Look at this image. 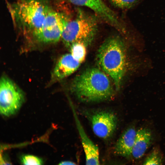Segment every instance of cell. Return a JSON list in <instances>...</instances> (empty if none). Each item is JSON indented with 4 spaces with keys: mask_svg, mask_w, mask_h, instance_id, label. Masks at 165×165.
Here are the masks:
<instances>
[{
    "mask_svg": "<svg viewBox=\"0 0 165 165\" xmlns=\"http://www.w3.org/2000/svg\"><path fill=\"white\" fill-rule=\"evenodd\" d=\"M97 60L100 68L112 79L119 90L126 69V58L124 44L117 37L106 40L99 48Z\"/></svg>",
    "mask_w": 165,
    "mask_h": 165,
    "instance_id": "cell-2",
    "label": "cell"
},
{
    "mask_svg": "<svg viewBox=\"0 0 165 165\" xmlns=\"http://www.w3.org/2000/svg\"><path fill=\"white\" fill-rule=\"evenodd\" d=\"M59 165H75L74 162L68 161H62L59 164Z\"/></svg>",
    "mask_w": 165,
    "mask_h": 165,
    "instance_id": "cell-17",
    "label": "cell"
},
{
    "mask_svg": "<svg viewBox=\"0 0 165 165\" xmlns=\"http://www.w3.org/2000/svg\"><path fill=\"white\" fill-rule=\"evenodd\" d=\"M51 10L43 0H22L13 6L11 11L17 24L34 36Z\"/></svg>",
    "mask_w": 165,
    "mask_h": 165,
    "instance_id": "cell-3",
    "label": "cell"
},
{
    "mask_svg": "<svg viewBox=\"0 0 165 165\" xmlns=\"http://www.w3.org/2000/svg\"><path fill=\"white\" fill-rule=\"evenodd\" d=\"M84 43L77 42L73 44L69 48L73 57L80 63L85 60L86 55V47Z\"/></svg>",
    "mask_w": 165,
    "mask_h": 165,
    "instance_id": "cell-13",
    "label": "cell"
},
{
    "mask_svg": "<svg viewBox=\"0 0 165 165\" xmlns=\"http://www.w3.org/2000/svg\"><path fill=\"white\" fill-rule=\"evenodd\" d=\"M136 131L134 127H130L123 131L114 146L115 154L125 158L132 156Z\"/></svg>",
    "mask_w": 165,
    "mask_h": 165,
    "instance_id": "cell-10",
    "label": "cell"
},
{
    "mask_svg": "<svg viewBox=\"0 0 165 165\" xmlns=\"http://www.w3.org/2000/svg\"><path fill=\"white\" fill-rule=\"evenodd\" d=\"M152 135L148 129L142 127L136 131L132 156L135 159L142 157L150 145Z\"/></svg>",
    "mask_w": 165,
    "mask_h": 165,
    "instance_id": "cell-12",
    "label": "cell"
},
{
    "mask_svg": "<svg viewBox=\"0 0 165 165\" xmlns=\"http://www.w3.org/2000/svg\"><path fill=\"white\" fill-rule=\"evenodd\" d=\"M80 64L71 53L64 54L57 63L53 70V77L57 80L64 79L75 72Z\"/></svg>",
    "mask_w": 165,
    "mask_h": 165,
    "instance_id": "cell-11",
    "label": "cell"
},
{
    "mask_svg": "<svg viewBox=\"0 0 165 165\" xmlns=\"http://www.w3.org/2000/svg\"><path fill=\"white\" fill-rule=\"evenodd\" d=\"M71 90L79 100L86 102L106 101L114 94L107 75L95 68L86 70L76 77L72 84Z\"/></svg>",
    "mask_w": 165,
    "mask_h": 165,
    "instance_id": "cell-1",
    "label": "cell"
},
{
    "mask_svg": "<svg viewBox=\"0 0 165 165\" xmlns=\"http://www.w3.org/2000/svg\"><path fill=\"white\" fill-rule=\"evenodd\" d=\"M163 162L161 154L157 149H154L146 157L143 165H161Z\"/></svg>",
    "mask_w": 165,
    "mask_h": 165,
    "instance_id": "cell-14",
    "label": "cell"
},
{
    "mask_svg": "<svg viewBox=\"0 0 165 165\" xmlns=\"http://www.w3.org/2000/svg\"><path fill=\"white\" fill-rule=\"evenodd\" d=\"M75 5L90 9L100 17L110 24L120 29L121 26L115 12L102 0H67Z\"/></svg>",
    "mask_w": 165,
    "mask_h": 165,
    "instance_id": "cell-8",
    "label": "cell"
},
{
    "mask_svg": "<svg viewBox=\"0 0 165 165\" xmlns=\"http://www.w3.org/2000/svg\"><path fill=\"white\" fill-rule=\"evenodd\" d=\"M141 0H110L116 6L122 9H128L134 6Z\"/></svg>",
    "mask_w": 165,
    "mask_h": 165,
    "instance_id": "cell-15",
    "label": "cell"
},
{
    "mask_svg": "<svg viewBox=\"0 0 165 165\" xmlns=\"http://www.w3.org/2000/svg\"><path fill=\"white\" fill-rule=\"evenodd\" d=\"M24 99V93L9 78L3 76L0 81V111L9 116L20 108Z\"/></svg>",
    "mask_w": 165,
    "mask_h": 165,
    "instance_id": "cell-5",
    "label": "cell"
},
{
    "mask_svg": "<svg viewBox=\"0 0 165 165\" xmlns=\"http://www.w3.org/2000/svg\"><path fill=\"white\" fill-rule=\"evenodd\" d=\"M68 22L63 14L51 10L46 16L40 30L34 37L40 42H57L61 38Z\"/></svg>",
    "mask_w": 165,
    "mask_h": 165,
    "instance_id": "cell-6",
    "label": "cell"
},
{
    "mask_svg": "<svg viewBox=\"0 0 165 165\" xmlns=\"http://www.w3.org/2000/svg\"><path fill=\"white\" fill-rule=\"evenodd\" d=\"M72 109L85 154L86 164L99 165V154L98 147L87 135L73 107Z\"/></svg>",
    "mask_w": 165,
    "mask_h": 165,
    "instance_id": "cell-9",
    "label": "cell"
},
{
    "mask_svg": "<svg viewBox=\"0 0 165 165\" xmlns=\"http://www.w3.org/2000/svg\"><path fill=\"white\" fill-rule=\"evenodd\" d=\"M97 29L96 17L81 12L75 19L68 21L61 38L68 48L77 42L83 43L87 46L94 38Z\"/></svg>",
    "mask_w": 165,
    "mask_h": 165,
    "instance_id": "cell-4",
    "label": "cell"
},
{
    "mask_svg": "<svg viewBox=\"0 0 165 165\" xmlns=\"http://www.w3.org/2000/svg\"><path fill=\"white\" fill-rule=\"evenodd\" d=\"M21 161L24 165H41L43 163L41 158L31 155L23 156L21 158Z\"/></svg>",
    "mask_w": 165,
    "mask_h": 165,
    "instance_id": "cell-16",
    "label": "cell"
},
{
    "mask_svg": "<svg viewBox=\"0 0 165 165\" xmlns=\"http://www.w3.org/2000/svg\"><path fill=\"white\" fill-rule=\"evenodd\" d=\"M89 119L94 133L101 138H109L116 129L117 118L112 112L106 111L96 112L90 116Z\"/></svg>",
    "mask_w": 165,
    "mask_h": 165,
    "instance_id": "cell-7",
    "label": "cell"
}]
</instances>
